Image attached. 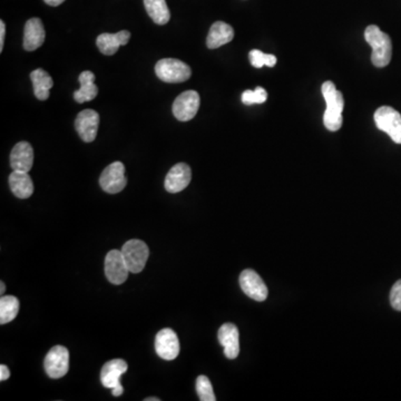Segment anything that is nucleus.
Listing matches in <instances>:
<instances>
[{
  "label": "nucleus",
  "instance_id": "17",
  "mask_svg": "<svg viewBox=\"0 0 401 401\" xmlns=\"http://www.w3.org/2000/svg\"><path fill=\"white\" fill-rule=\"evenodd\" d=\"M45 33L44 25L39 18H31L27 20L24 31V48L27 52H33L44 44Z\"/></svg>",
  "mask_w": 401,
  "mask_h": 401
},
{
  "label": "nucleus",
  "instance_id": "27",
  "mask_svg": "<svg viewBox=\"0 0 401 401\" xmlns=\"http://www.w3.org/2000/svg\"><path fill=\"white\" fill-rule=\"evenodd\" d=\"M268 99V93L264 88L256 87L254 91H245L242 94V103L247 106L254 104L265 103Z\"/></svg>",
  "mask_w": 401,
  "mask_h": 401
},
{
  "label": "nucleus",
  "instance_id": "12",
  "mask_svg": "<svg viewBox=\"0 0 401 401\" xmlns=\"http://www.w3.org/2000/svg\"><path fill=\"white\" fill-rule=\"evenodd\" d=\"M155 351L164 360H174L180 353V341L173 330L165 328L155 338Z\"/></svg>",
  "mask_w": 401,
  "mask_h": 401
},
{
  "label": "nucleus",
  "instance_id": "22",
  "mask_svg": "<svg viewBox=\"0 0 401 401\" xmlns=\"http://www.w3.org/2000/svg\"><path fill=\"white\" fill-rule=\"evenodd\" d=\"M31 80L33 82L35 96L39 101L48 99L50 88L54 86V80L50 78V74L45 72L44 69L38 68L31 72Z\"/></svg>",
  "mask_w": 401,
  "mask_h": 401
},
{
  "label": "nucleus",
  "instance_id": "25",
  "mask_svg": "<svg viewBox=\"0 0 401 401\" xmlns=\"http://www.w3.org/2000/svg\"><path fill=\"white\" fill-rule=\"evenodd\" d=\"M251 65L256 68H262L263 66L275 67L277 64V57L271 54H264L261 50H253L249 54Z\"/></svg>",
  "mask_w": 401,
  "mask_h": 401
},
{
  "label": "nucleus",
  "instance_id": "6",
  "mask_svg": "<svg viewBox=\"0 0 401 401\" xmlns=\"http://www.w3.org/2000/svg\"><path fill=\"white\" fill-rule=\"evenodd\" d=\"M127 368L129 365L123 359H114L103 365L102 371H101V381L105 388L112 389L114 397H119L124 393L121 385V377L126 372Z\"/></svg>",
  "mask_w": 401,
  "mask_h": 401
},
{
  "label": "nucleus",
  "instance_id": "14",
  "mask_svg": "<svg viewBox=\"0 0 401 401\" xmlns=\"http://www.w3.org/2000/svg\"><path fill=\"white\" fill-rule=\"evenodd\" d=\"M192 180V170L185 163H177L170 168L165 177V190L170 193H179L189 187Z\"/></svg>",
  "mask_w": 401,
  "mask_h": 401
},
{
  "label": "nucleus",
  "instance_id": "2",
  "mask_svg": "<svg viewBox=\"0 0 401 401\" xmlns=\"http://www.w3.org/2000/svg\"><path fill=\"white\" fill-rule=\"evenodd\" d=\"M365 39L372 48L371 61L374 66L382 68L389 65L393 56L391 37L384 33L378 26L370 25L365 28Z\"/></svg>",
  "mask_w": 401,
  "mask_h": 401
},
{
  "label": "nucleus",
  "instance_id": "9",
  "mask_svg": "<svg viewBox=\"0 0 401 401\" xmlns=\"http://www.w3.org/2000/svg\"><path fill=\"white\" fill-rule=\"evenodd\" d=\"M200 99L198 92L187 91L176 97L173 103V114L181 122H189L196 117L200 108Z\"/></svg>",
  "mask_w": 401,
  "mask_h": 401
},
{
  "label": "nucleus",
  "instance_id": "11",
  "mask_svg": "<svg viewBox=\"0 0 401 401\" xmlns=\"http://www.w3.org/2000/svg\"><path fill=\"white\" fill-rule=\"evenodd\" d=\"M240 286L247 297L258 302L267 299L268 286L254 270L247 269L240 275Z\"/></svg>",
  "mask_w": 401,
  "mask_h": 401
},
{
  "label": "nucleus",
  "instance_id": "10",
  "mask_svg": "<svg viewBox=\"0 0 401 401\" xmlns=\"http://www.w3.org/2000/svg\"><path fill=\"white\" fill-rule=\"evenodd\" d=\"M129 269L122 251L112 250L105 258V275L112 284H123L127 280Z\"/></svg>",
  "mask_w": 401,
  "mask_h": 401
},
{
  "label": "nucleus",
  "instance_id": "24",
  "mask_svg": "<svg viewBox=\"0 0 401 401\" xmlns=\"http://www.w3.org/2000/svg\"><path fill=\"white\" fill-rule=\"evenodd\" d=\"M20 312V300L13 296H5L0 299V324L9 323Z\"/></svg>",
  "mask_w": 401,
  "mask_h": 401
},
{
  "label": "nucleus",
  "instance_id": "8",
  "mask_svg": "<svg viewBox=\"0 0 401 401\" xmlns=\"http://www.w3.org/2000/svg\"><path fill=\"white\" fill-rule=\"evenodd\" d=\"M127 184L125 166L122 162H114L103 170L99 177V185L103 191L110 194L122 192Z\"/></svg>",
  "mask_w": 401,
  "mask_h": 401
},
{
  "label": "nucleus",
  "instance_id": "19",
  "mask_svg": "<svg viewBox=\"0 0 401 401\" xmlns=\"http://www.w3.org/2000/svg\"><path fill=\"white\" fill-rule=\"evenodd\" d=\"M233 37L234 31L232 26L226 22H217L210 28L209 35L206 38V45L210 50H215L223 45L228 44Z\"/></svg>",
  "mask_w": 401,
  "mask_h": 401
},
{
  "label": "nucleus",
  "instance_id": "31",
  "mask_svg": "<svg viewBox=\"0 0 401 401\" xmlns=\"http://www.w3.org/2000/svg\"><path fill=\"white\" fill-rule=\"evenodd\" d=\"M47 5L52 6V7H56V6L61 5V3L65 1V0H44Z\"/></svg>",
  "mask_w": 401,
  "mask_h": 401
},
{
  "label": "nucleus",
  "instance_id": "4",
  "mask_svg": "<svg viewBox=\"0 0 401 401\" xmlns=\"http://www.w3.org/2000/svg\"><path fill=\"white\" fill-rule=\"evenodd\" d=\"M121 251L129 272L140 273L143 271L150 256L149 247L145 242L136 239L129 240L123 245Z\"/></svg>",
  "mask_w": 401,
  "mask_h": 401
},
{
  "label": "nucleus",
  "instance_id": "33",
  "mask_svg": "<svg viewBox=\"0 0 401 401\" xmlns=\"http://www.w3.org/2000/svg\"><path fill=\"white\" fill-rule=\"evenodd\" d=\"M145 401H160V399L156 398V397H153V398H146L144 399Z\"/></svg>",
  "mask_w": 401,
  "mask_h": 401
},
{
  "label": "nucleus",
  "instance_id": "18",
  "mask_svg": "<svg viewBox=\"0 0 401 401\" xmlns=\"http://www.w3.org/2000/svg\"><path fill=\"white\" fill-rule=\"evenodd\" d=\"M131 33L129 31H122L116 34H102L96 39V45L102 54L112 56L117 52L119 47L129 43Z\"/></svg>",
  "mask_w": 401,
  "mask_h": 401
},
{
  "label": "nucleus",
  "instance_id": "29",
  "mask_svg": "<svg viewBox=\"0 0 401 401\" xmlns=\"http://www.w3.org/2000/svg\"><path fill=\"white\" fill-rule=\"evenodd\" d=\"M6 25L3 20L0 22V52H3V44H5Z\"/></svg>",
  "mask_w": 401,
  "mask_h": 401
},
{
  "label": "nucleus",
  "instance_id": "23",
  "mask_svg": "<svg viewBox=\"0 0 401 401\" xmlns=\"http://www.w3.org/2000/svg\"><path fill=\"white\" fill-rule=\"evenodd\" d=\"M147 14L157 25H166L170 20V9L165 0H144Z\"/></svg>",
  "mask_w": 401,
  "mask_h": 401
},
{
  "label": "nucleus",
  "instance_id": "7",
  "mask_svg": "<svg viewBox=\"0 0 401 401\" xmlns=\"http://www.w3.org/2000/svg\"><path fill=\"white\" fill-rule=\"evenodd\" d=\"M46 374L52 379H59L68 372L69 352L64 346L52 347L44 360Z\"/></svg>",
  "mask_w": 401,
  "mask_h": 401
},
{
  "label": "nucleus",
  "instance_id": "30",
  "mask_svg": "<svg viewBox=\"0 0 401 401\" xmlns=\"http://www.w3.org/2000/svg\"><path fill=\"white\" fill-rule=\"evenodd\" d=\"M9 377H10V371H9L8 367L5 365H0V380L5 381V380L8 379Z\"/></svg>",
  "mask_w": 401,
  "mask_h": 401
},
{
  "label": "nucleus",
  "instance_id": "16",
  "mask_svg": "<svg viewBox=\"0 0 401 401\" xmlns=\"http://www.w3.org/2000/svg\"><path fill=\"white\" fill-rule=\"evenodd\" d=\"M34 164V150L28 142H20L14 146L10 154L13 170L29 172Z\"/></svg>",
  "mask_w": 401,
  "mask_h": 401
},
{
  "label": "nucleus",
  "instance_id": "3",
  "mask_svg": "<svg viewBox=\"0 0 401 401\" xmlns=\"http://www.w3.org/2000/svg\"><path fill=\"white\" fill-rule=\"evenodd\" d=\"M155 73L165 82H183L192 75L190 66L175 58H164L157 61Z\"/></svg>",
  "mask_w": 401,
  "mask_h": 401
},
{
  "label": "nucleus",
  "instance_id": "1",
  "mask_svg": "<svg viewBox=\"0 0 401 401\" xmlns=\"http://www.w3.org/2000/svg\"><path fill=\"white\" fill-rule=\"evenodd\" d=\"M327 110L324 112L323 124L330 132H337L342 126V112L344 108V99L341 92L335 88L333 82H323L321 87Z\"/></svg>",
  "mask_w": 401,
  "mask_h": 401
},
{
  "label": "nucleus",
  "instance_id": "5",
  "mask_svg": "<svg viewBox=\"0 0 401 401\" xmlns=\"http://www.w3.org/2000/svg\"><path fill=\"white\" fill-rule=\"evenodd\" d=\"M377 127L387 133L396 144H401V115L391 106H381L374 113Z\"/></svg>",
  "mask_w": 401,
  "mask_h": 401
},
{
  "label": "nucleus",
  "instance_id": "13",
  "mask_svg": "<svg viewBox=\"0 0 401 401\" xmlns=\"http://www.w3.org/2000/svg\"><path fill=\"white\" fill-rule=\"evenodd\" d=\"M99 126V114L94 110H84L75 119V127L85 143H91L96 138Z\"/></svg>",
  "mask_w": 401,
  "mask_h": 401
},
{
  "label": "nucleus",
  "instance_id": "20",
  "mask_svg": "<svg viewBox=\"0 0 401 401\" xmlns=\"http://www.w3.org/2000/svg\"><path fill=\"white\" fill-rule=\"evenodd\" d=\"M9 187L11 192L18 198H28L33 196L34 184L27 172L13 170L9 175Z\"/></svg>",
  "mask_w": 401,
  "mask_h": 401
},
{
  "label": "nucleus",
  "instance_id": "26",
  "mask_svg": "<svg viewBox=\"0 0 401 401\" xmlns=\"http://www.w3.org/2000/svg\"><path fill=\"white\" fill-rule=\"evenodd\" d=\"M196 393L200 401H215L214 391L211 381L206 376H198L196 379Z\"/></svg>",
  "mask_w": 401,
  "mask_h": 401
},
{
  "label": "nucleus",
  "instance_id": "28",
  "mask_svg": "<svg viewBox=\"0 0 401 401\" xmlns=\"http://www.w3.org/2000/svg\"><path fill=\"white\" fill-rule=\"evenodd\" d=\"M391 303L395 310L401 311V280L397 281L391 289Z\"/></svg>",
  "mask_w": 401,
  "mask_h": 401
},
{
  "label": "nucleus",
  "instance_id": "21",
  "mask_svg": "<svg viewBox=\"0 0 401 401\" xmlns=\"http://www.w3.org/2000/svg\"><path fill=\"white\" fill-rule=\"evenodd\" d=\"M78 80H80V88L74 93L75 101L80 104L93 101L99 94V88L94 82H95V75L89 71H85L80 75Z\"/></svg>",
  "mask_w": 401,
  "mask_h": 401
},
{
  "label": "nucleus",
  "instance_id": "15",
  "mask_svg": "<svg viewBox=\"0 0 401 401\" xmlns=\"http://www.w3.org/2000/svg\"><path fill=\"white\" fill-rule=\"evenodd\" d=\"M239 329L233 323H224L219 329L217 338L224 348V355L228 359H237L240 353Z\"/></svg>",
  "mask_w": 401,
  "mask_h": 401
},
{
  "label": "nucleus",
  "instance_id": "32",
  "mask_svg": "<svg viewBox=\"0 0 401 401\" xmlns=\"http://www.w3.org/2000/svg\"><path fill=\"white\" fill-rule=\"evenodd\" d=\"M0 286H1V290H0V293L3 294L6 290L5 283H3V281H1V282H0Z\"/></svg>",
  "mask_w": 401,
  "mask_h": 401
}]
</instances>
